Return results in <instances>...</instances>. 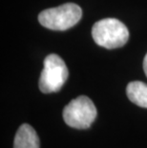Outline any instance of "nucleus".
Instances as JSON below:
<instances>
[{
  "instance_id": "nucleus-5",
  "label": "nucleus",
  "mask_w": 147,
  "mask_h": 148,
  "mask_svg": "<svg viewBox=\"0 0 147 148\" xmlns=\"http://www.w3.org/2000/svg\"><path fill=\"white\" fill-rule=\"evenodd\" d=\"M14 148H40L39 138L31 125L24 123L15 134Z\"/></svg>"
},
{
  "instance_id": "nucleus-2",
  "label": "nucleus",
  "mask_w": 147,
  "mask_h": 148,
  "mask_svg": "<svg viewBox=\"0 0 147 148\" xmlns=\"http://www.w3.org/2000/svg\"><path fill=\"white\" fill-rule=\"evenodd\" d=\"M82 11L75 3H66L55 8L47 9L38 15L43 27L54 31H65L75 26L81 19Z\"/></svg>"
},
{
  "instance_id": "nucleus-4",
  "label": "nucleus",
  "mask_w": 147,
  "mask_h": 148,
  "mask_svg": "<svg viewBox=\"0 0 147 148\" xmlns=\"http://www.w3.org/2000/svg\"><path fill=\"white\" fill-rule=\"evenodd\" d=\"M96 118V106L86 96H80L71 100L63 109L65 123L76 129L89 128Z\"/></svg>"
},
{
  "instance_id": "nucleus-7",
  "label": "nucleus",
  "mask_w": 147,
  "mask_h": 148,
  "mask_svg": "<svg viewBox=\"0 0 147 148\" xmlns=\"http://www.w3.org/2000/svg\"><path fill=\"white\" fill-rule=\"evenodd\" d=\"M143 70H144V73L147 77V53L144 56V59H143Z\"/></svg>"
},
{
  "instance_id": "nucleus-6",
  "label": "nucleus",
  "mask_w": 147,
  "mask_h": 148,
  "mask_svg": "<svg viewBox=\"0 0 147 148\" xmlns=\"http://www.w3.org/2000/svg\"><path fill=\"white\" fill-rule=\"evenodd\" d=\"M127 97L136 105L147 108V84L142 81H132L127 85Z\"/></svg>"
},
{
  "instance_id": "nucleus-1",
  "label": "nucleus",
  "mask_w": 147,
  "mask_h": 148,
  "mask_svg": "<svg viewBox=\"0 0 147 148\" xmlns=\"http://www.w3.org/2000/svg\"><path fill=\"white\" fill-rule=\"evenodd\" d=\"M92 36L98 45L106 49L122 47L128 41L129 32L121 21L116 18H104L94 24Z\"/></svg>"
},
{
  "instance_id": "nucleus-3",
  "label": "nucleus",
  "mask_w": 147,
  "mask_h": 148,
  "mask_svg": "<svg viewBox=\"0 0 147 148\" xmlns=\"http://www.w3.org/2000/svg\"><path fill=\"white\" fill-rule=\"evenodd\" d=\"M68 69L62 58L51 53L44 59V67L39 78V89L42 93L58 92L68 78Z\"/></svg>"
}]
</instances>
